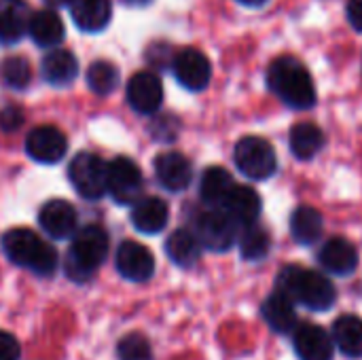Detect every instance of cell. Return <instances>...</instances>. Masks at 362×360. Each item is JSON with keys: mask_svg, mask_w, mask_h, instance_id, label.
Segmentation results:
<instances>
[{"mask_svg": "<svg viewBox=\"0 0 362 360\" xmlns=\"http://www.w3.org/2000/svg\"><path fill=\"white\" fill-rule=\"evenodd\" d=\"M38 223L53 240H68L76 231V210L64 199H51L40 208Z\"/></svg>", "mask_w": 362, "mask_h": 360, "instance_id": "obj_15", "label": "cell"}, {"mask_svg": "<svg viewBox=\"0 0 362 360\" xmlns=\"http://www.w3.org/2000/svg\"><path fill=\"white\" fill-rule=\"evenodd\" d=\"M346 13H348V19L352 23V28L362 32V0H348Z\"/></svg>", "mask_w": 362, "mask_h": 360, "instance_id": "obj_35", "label": "cell"}, {"mask_svg": "<svg viewBox=\"0 0 362 360\" xmlns=\"http://www.w3.org/2000/svg\"><path fill=\"white\" fill-rule=\"evenodd\" d=\"M117 269L129 282H146L155 274V259L146 246L125 240L117 250Z\"/></svg>", "mask_w": 362, "mask_h": 360, "instance_id": "obj_12", "label": "cell"}, {"mask_svg": "<svg viewBox=\"0 0 362 360\" xmlns=\"http://www.w3.org/2000/svg\"><path fill=\"white\" fill-rule=\"evenodd\" d=\"M269 89L291 108H312L316 104V87L308 68L295 57H278L267 70Z\"/></svg>", "mask_w": 362, "mask_h": 360, "instance_id": "obj_2", "label": "cell"}, {"mask_svg": "<svg viewBox=\"0 0 362 360\" xmlns=\"http://www.w3.org/2000/svg\"><path fill=\"white\" fill-rule=\"evenodd\" d=\"M238 2H242V4H246V6H261V4H265L267 0H238Z\"/></svg>", "mask_w": 362, "mask_h": 360, "instance_id": "obj_37", "label": "cell"}, {"mask_svg": "<svg viewBox=\"0 0 362 360\" xmlns=\"http://www.w3.org/2000/svg\"><path fill=\"white\" fill-rule=\"evenodd\" d=\"M322 229H325L322 214L318 210H314L312 206H301L291 216V233L303 246L318 242L322 236Z\"/></svg>", "mask_w": 362, "mask_h": 360, "instance_id": "obj_27", "label": "cell"}, {"mask_svg": "<svg viewBox=\"0 0 362 360\" xmlns=\"http://www.w3.org/2000/svg\"><path fill=\"white\" fill-rule=\"evenodd\" d=\"M235 166L238 170L252 178V180H265L269 176H274V172L278 170V157L274 146L259 136H246L235 144V153H233Z\"/></svg>", "mask_w": 362, "mask_h": 360, "instance_id": "obj_5", "label": "cell"}, {"mask_svg": "<svg viewBox=\"0 0 362 360\" xmlns=\"http://www.w3.org/2000/svg\"><path fill=\"white\" fill-rule=\"evenodd\" d=\"M233 187H235L233 176L225 168L212 166L204 172V176L199 180V195L208 206L221 208Z\"/></svg>", "mask_w": 362, "mask_h": 360, "instance_id": "obj_23", "label": "cell"}, {"mask_svg": "<svg viewBox=\"0 0 362 360\" xmlns=\"http://www.w3.org/2000/svg\"><path fill=\"white\" fill-rule=\"evenodd\" d=\"M117 354H119V360H153L151 344L140 333L125 335L117 346Z\"/></svg>", "mask_w": 362, "mask_h": 360, "instance_id": "obj_32", "label": "cell"}, {"mask_svg": "<svg viewBox=\"0 0 362 360\" xmlns=\"http://www.w3.org/2000/svg\"><path fill=\"white\" fill-rule=\"evenodd\" d=\"M23 123V112L17 106H4L0 110V129L4 132H15Z\"/></svg>", "mask_w": 362, "mask_h": 360, "instance_id": "obj_33", "label": "cell"}, {"mask_svg": "<svg viewBox=\"0 0 362 360\" xmlns=\"http://www.w3.org/2000/svg\"><path fill=\"white\" fill-rule=\"evenodd\" d=\"M32 11L25 0H0V42H19L30 28Z\"/></svg>", "mask_w": 362, "mask_h": 360, "instance_id": "obj_17", "label": "cell"}, {"mask_svg": "<svg viewBox=\"0 0 362 360\" xmlns=\"http://www.w3.org/2000/svg\"><path fill=\"white\" fill-rule=\"evenodd\" d=\"M238 223L223 210L212 206L195 219V238L199 244L214 252L229 250L238 240Z\"/></svg>", "mask_w": 362, "mask_h": 360, "instance_id": "obj_7", "label": "cell"}, {"mask_svg": "<svg viewBox=\"0 0 362 360\" xmlns=\"http://www.w3.org/2000/svg\"><path fill=\"white\" fill-rule=\"evenodd\" d=\"M2 250L6 259L36 276H51L57 267V252L51 244L30 229H11L2 236Z\"/></svg>", "mask_w": 362, "mask_h": 360, "instance_id": "obj_3", "label": "cell"}, {"mask_svg": "<svg viewBox=\"0 0 362 360\" xmlns=\"http://www.w3.org/2000/svg\"><path fill=\"white\" fill-rule=\"evenodd\" d=\"M238 225H252L261 214V197L255 189L235 185L221 206Z\"/></svg>", "mask_w": 362, "mask_h": 360, "instance_id": "obj_18", "label": "cell"}, {"mask_svg": "<svg viewBox=\"0 0 362 360\" xmlns=\"http://www.w3.org/2000/svg\"><path fill=\"white\" fill-rule=\"evenodd\" d=\"M165 252L178 267H193L199 261L202 244L195 238V233L187 229H176L165 242Z\"/></svg>", "mask_w": 362, "mask_h": 360, "instance_id": "obj_25", "label": "cell"}, {"mask_svg": "<svg viewBox=\"0 0 362 360\" xmlns=\"http://www.w3.org/2000/svg\"><path fill=\"white\" fill-rule=\"evenodd\" d=\"M32 40L38 47H55L64 40V23L57 13L53 11H36L30 17V28H28Z\"/></svg>", "mask_w": 362, "mask_h": 360, "instance_id": "obj_24", "label": "cell"}, {"mask_svg": "<svg viewBox=\"0 0 362 360\" xmlns=\"http://www.w3.org/2000/svg\"><path fill=\"white\" fill-rule=\"evenodd\" d=\"M278 291L312 312H327L337 299L335 284L320 272L286 265L278 274Z\"/></svg>", "mask_w": 362, "mask_h": 360, "instance_id": "obj_1", "label": "cell"}, {"mask_svg": "<svg viewBox=\"0 0 362 360\" xmlns=\"http://www.w3.org/2000/svg\"><path fill=\"white\" fill-rule=\"evenodd\" d=\"M25 151L38 163H57L68 151V140L62 129L53 125H40L28 134Z\"/></svg>", "mask_w": 362, "mask_h": 360, "instance_id": "obj_10", "label": "cell"}, {"mask_svg": "<svg viewBox=\"0 0 362 360\" xmlns=\"http://www.w3.org/2000/svg\"><path fill=\"white\" fill-rule=\"evenodd\" d=\"M42 79L53 87L70 85L78 74V62L70 51H51L42 59Z\"/></svg>", "mask_w": 362, "mask_h": 360, "instance_id": "obj_22", "label": "cell"}, {"mask_svg": "<svg viewBox=\"0 0 362 360\" xmlns=\"http://www.w3.org/2000/svg\"><path fill=\"white\" fill-rule=\"evenodd\" d=\"M172 125H176V121H174V119H170V117L159 119V121L155 123V127H163V132H159V134H157V138H159V140H174L176 129H172Z\"/></svg>", "mask_w": 362, "mask_h": 360, "instance_id": "obj_36", "label": "cell"}, {"mask_svg": "<svg viewBox=\"0 0 362 360\" xmlns=\"http://www.w3.org/2000/svg\"><path fill=\"white\" fill-rule=\"evenodd\" d=\"M333 342L348 359H362V320L358 316H341L333 325Z\"/></svg>", "mask_w": 362, "mask_h": 360, "instance_id": "obj_28", "label": "cell"}, {"mask_svg": "<svg viewBox=\"0 0 362 360\" xmlns=\"http://www.w3.org/2000/svg\"><path fill=\"white\" fill-rule=\"evenodd\" d=\"M49 4H53V6H64V4H70V0H47Z\"/></svg>", "mask_w": 362, "mask_h": 360, "instance_id": "obj_38", "label": "cell"}, {"mask_svg": "<svg viewBox=\"0 0 362 360\" xmlns=\"http://www.w3.org/2000/svg\"><path fill=\"white\" fill-rule=\"evenodd\" d=\"M19 344L17 339L6 333V331H0V360H19Z\"/></svg>", "mask_w": 362, "mask_h": 360, "instance_id": "obj_34", "label": "cell"}, {"mask_svg": "<svg viewBox=\"0 0 362 360\" xmlns=\"http://www.w3.org/2000/svg\"><path fill=\"white\" fill-rule=\"evenodd\" d=\"M155 176L159 180V185L168 191H185L191 180H193V166L191 161L176 151H168L161 153L155 159Z\"/></svg>", "mask_w": 362, "mask_h": 360, "instance_id": "obj_14", "label": "cell"}, {"mask_svg": "<svg viewBox=\"0 0 362 360\" xmlns=\"http://www.w3.org/2000/svg\"><path fill=\"white\" fill-rule=\"evenodd\" d=\"M174 76L176 81L191 89V91H202L208 87L210 79H212V66L210 59L199 51V49H182L180 53H176L174 64H172Z\"/></svg>", "mask_w": 362, "mask_h": 360, "instance_id": "obj_9", "label": "cell"}, {"mask_svg": "<svg viewBox=\"0 0 362 360\" xmlns=\"http://www.w3.org/2000/svg\"><path fill=\"white\" fill-rule=\"evenodd\" d=\"M0 76L11 89H23L30 83V64L23 57H6L0 66Z\"/></svg>", "mask_w": 362, "mask_h": 360, "instance_id": "obj_31", "label": "cell"}, {"mask_svg": "<svg viewBox=\"0 0 362 360\" xmlns=\"http://www.w3.org/2000/svg\"><path fill=\"white\" fill-rule=\"evenodd\" d=\"M119 68L112 62L98 59L87 68V85L98 95H108L119 87Z\"/></svg>", "mask_w": 362, "mask_h": 360, "instance_id": "obj_29", "label": "cell"}, {"mask_svg": "<svg viewBox=\"0 0 362 360\" xmlns=\"http://www.w3.org/2000/svg\"><path fill=\"white\" fill-rule=\"evenodd\" d=\"M125 4H146V2H151V0H123Z\"/></svg>", "mask_w": 362, "mask_h": 360, "instance_id": "obj_39", "label": "cell"}, {"mask_svg": "<svg viewBox=\"0 0 362 360\" xmlns=\"http://www.w3.org/2000/svg\"><path fill=\"white\" fill-rule=\"evenodd\" d=\"M261 314H263L265 323L269 325V329H274L280 335H288L297 329L295 301L291 297H286L282 291H276L265 299Z\"/></svg>", "mask_w": 362, "mask_h": 360, "instance_id": "obj_21", "label": "cell"}, {"mask_svg": "<svg viewBox=\"0 0 362 360\" xmlns=\"http://www.w3.org/2000/svg\"><path fill=\"white\" fill-rule=\"evenodd\" d=\"M108 255V236L98 225H87L85 229L76 231L68 259H66V274L83 282L93 276V272L104 263Z\"/></svg>", "mask_w": 362, "mask_h": 360, "instance_id": "obj_4", "label": "cell"}, {"mask_svg": "<svg viewBox=\"0 0 362 360\" xmlns=\"http://www.w3.org/2000/svg\"><path fill=\"white\" fill-rule=\"evenodd\" d=\"M70 15L83 32H102L112 17L110 0H70Z\"/></svg>", "mask_w": 362, "mask_h": 360, "instance_id": "obj_19", "label": "cell"}, {"mask_svg": "<svg viewBox=\"0 0 362 360\" xmlns=\"http://www.w3.org/2000/svg\"><path fill=\"white\" fill-rule=\"evenodd\" d=\"M127 102L140 115H153L163 102V85L151 70L134 74L127 83Z\"/></svg>", "mask_w": 362, "mask_h": 360, "instance_id": "obj_11", "label": "cell"}, {"mask_svg": "<svg viewBox=\"0 0 362 360\" xmlns=\"http://www.w3.org/2000/svg\"><path fill=\"white\" fill-rule=\"evenodd\" d=\"M318 263L333 276H350L358 267V250L346 238H331L320 248Z\"/></svg>", "mask_w": 362, "mask_h": 360, "instance_id": "obj_16", "label": "cell"}, {"mask_svg": "<svg viewBox=\"0 0 362 360\" xmlns=\"http://www.w3.org/2000/svg\"><path fill=\"white\" fill-rule=\"evenodd\" d=\"M272 246V238L267 229L259 227L257 223L246 225L242 238H240V252L246 261H261L267 257Z\"/></svg>", "mask_w": 362, "mask_h": 360, "instance_id": "obj_30", "label": "cell"}, {"mask_svg": "<svg viewBox=\"0 0 362 360\" xmlns=\"http://www.w3.org/2000/svg\"><path fill=\"white\" fill-rule=\"evenodd\" d=\"M68 178L85 199H100L108 191V163L93 153H78L68 166Z\"/></svg>", "mask_w": 362, "mask_h": 360, "instance_id": "obj_6", "label": "cell"}, {"mask_svg": "<svg viewBox=\"0 0 362 360\" xmlns=\"http://www.w3.org/2000/svg\"><path fill=\"white\" fill-rule=\"evenodd\" d=\"M170 219L168 204L159 197H140L132 208V225L146 236L159 233Z\"/></svg>", "mask_w": 362, "mask_h": 360, "instance_id": "obj_20", "label": "cell"}, {"mask_svg": "<svg viewBox=\"0 0 362 360\" xmlns=\"http://www.w3.org/2000/svg\"><path fill=\"white\" fill-rule=\"evenodd\" d=\"M108 191L112 195V199L121 206H134L140 195H142V187H144V178L140 168L127 159V157H119L112 159L108 163Z\"/></svg>", "mask_w": 362, "mask_h": 360, "instance_id": "obj_8", "label": "cell"}, {"mask_svg": "<svg viewBox=\"0 0 362 360\" xmlns=\"http://www.w3.org/2000/svg\"><path fill=\"white\" fill-rule=\"evenodd\" d=\"M293 333V344L299 360H333L335 342L320 325L303 323Z\"/></svg>", "mask_w": 362, "mask_h": 360, "instance_id": "obj_13", "label": "cell"}, {"mask_svg": "<svg viewBox=\"0 0 362 360\" xmlns=\"http://www.w3.org/2000/svg\"><path fill=\"white\" fill-rule=\"evenodd\" d=\"M291 151L297 159H312L316 157L322 146H325V134L318 125L314 123H297L291 129V138H288Z\"/></svg>", "mask_w": 362, "mask_h": 360, "instance_id": "obj_26", "label": "cell"}]
</instances>
